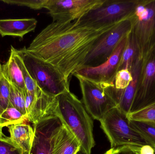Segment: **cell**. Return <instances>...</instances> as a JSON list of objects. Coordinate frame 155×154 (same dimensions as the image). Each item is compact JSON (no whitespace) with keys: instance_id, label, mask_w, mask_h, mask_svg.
I'll return each instance as SVG.
<instances>
[{"instance_id":"obj_1","label":"cell","mask_w":155,"mask_h":154,"mask_svg":"<svg viewBox=\"0 0 155 154\" xmlns=\"http://www.w3.org/2000/svg\"><path fill=\"white\" fill-rule=\"evenodd\" d=\"M116 24L94 27L82 24L78 20L52 22L36 36L27 50L53 65L70 81L82 68L97 39Z\"/></svg>"},{"instance_id":"obj_2","label":"cell","mask_w":155,"mask_h":154,"mask_svg":"<svg viewBox=\"0 0 155 154\" xmlns=\"http://www.w3.org/2000/svg\"><path fill=\"white\" fill-rule=\"evenodd\" d=\"M58 105L56 116L76 137L81 149L91 154L95 142L93 134L94 123L84 104L70 90L56 96Z\"/></svg>"},{"instance_id":"obj_3","label":"cell","mask_w":155,"mask_h":154,"mask_svg":"<svg viewBox=\"0 0 155 154\" xmlns=\"http://www.w3.org/2000/svg\"><path fill=\"white\" fill-rule=\"evenodd\" d=\"M16 51L30 76L43 91L57 96L70 90V81L53 65L33 55L25 47Z\"/></svg>"},{"instance_id":"obj_4","label":"cell","mask_w":155,"mask_h":154,"mask_svg":"<svg viewBox=\"0 0 155 154\" xmlns=\"http://www.w3.org/2000/svg\"><path fill=\"white\" fill-rule=\"evenodd\" d=\"M79 81L83 104L90 116L100 121L111 109L117 107L114 84L98 83L74 74Z\"/></svg>"},{"instance_id":"obj_5","label":"cell","mask_w":155,"mask_h":154,"mask_svg":"<svg viewBox=\"0 0 155 154\" xmlns=\"http://www.w3.org/2000/svg\"><path fill=\"white\" fill-rule=\"evenodd\" d=\"M99 121L112 148L125 145L142 146L148 145L131 126L127 115L117 107L108 111Z\"/></svg>"},{"instance_id":"obj_6","label":"cell","mask_w":155,"mask_h":154,"mask_svg":"<svg viewBox=\"0 0 155 154\" xmlns=\"http://www.w3.org/2000/svg\"><path fill=\"white\" fill-rule=\"evenodd\" d=\"M129 19L142 59L155 46V0H138Z\"/></svg>"},{"instance_id":"obj_7","label":"cell","mask_w":155,"mask_h":154,"mask_svg":"<svg viewBox=\"0 0 155 154\" xmlns=\"http://www.w3.org/2000/svg\"><path fill=\"white\" fill-rule=\"evenodd\" d=\"M138 0H104L101 5L78 19L80 23L94 27L114 25L129 19Z\"/></svg>"},{"instance_id":"obj_8","label":"cell","mask_w":155,"mask_h":154,"mask_svg":"<svg viewBox=\"0 0 155 154\" xmlns=\"http://www.w3.org/2000/svg\"><path fill=\"white\" fill-rule=\"evenodd\" d=\"M131 21L127 19L101 35L94 43L82 68L97 67L107 61L120 42L131 31Z\"/></svg>"},{"instance_id":"obj_9","label":"cell","mask_w":155,"mask_h":154,"mask_svg":"<svg viewBox=\"0 0 155 154\" xmlns=\"http://www.w3.org/2000/svg\"><path fill=\"white\" fill-rule=\"evenodd\" d=\"M154 104H155V46L142 59L137 88L130 113Z\"/></svg>"},{"instance_id":"obj_10","label":"cell","mask_w":155,"mask_h":154,"mask_svg":"<svg viewBox=\"0 0 155 154\" xmlns=\"http://www.w3.org/2000/svg\"><path fill=\"white\" fill-rule=\"evenodd\" d=\"M104 0H48L45 9L53 22L74 21L101 5Z\"/></svg>"},{"instance_id":"obj_11","label":"cell","mask_w":155,"mask_h":154,"mask_svg":"<svg viewBox=\"0 0 155 154\" xmlns=\"http://www.w3.org/2000/svg\"><path fill=\"white\" fill-rule=\"evenodd\" d=\"M62 124L57 116L52 115L33 125L34 138L29 154H52L55 139Z\"/></svg>"},{"instance_id":"obj_12","label":"cell","mask_w":155,"mask_h":154,"mask_svg":"<svg viewBox=\"0 0 155 154\" xmlns=\"http://www.w3.org/2000/svg\"><path fill=\"white\" fill-rule=\"evenodd\" d=\"M127 35L120 42L105 62L97 67L83 68L75 74L94 82L114 84L115 77L118 71L121 58L126 45Z\"/></svg>"},{"instance_id":"obj_13","label":"cell","mask_w":155,"mask_h":154,"mask_svg":"<svg viewBox=\"0 0 155 154\" xmlns=\"http://www.w3.org/2000/svg\"><path fill=\"white\" fill-rule=\"evenodd\" d=\"M25 93L27 119L33 125L47 117L56 115L58 105L56 96L47 94L40 88L35 95L27 90Z\"/></svg>"},{"instance_id":"obj_14","label":"cell","mask_w":155,"mask_h":154,"mask_svg":"<svg viewBox=\"0 0 155 154\" xmlns=\"http://www.w3.org/2000/svg\"><path fill=\"white\" fill-rule=\"evenodd\" d=\"M142 59L139 58L130 69L133 79L124 90L117 89V107L127 115L130 113L132 104L136 92L138 78L141 68Z\"/></svg>"},{"instance_id":"obj_15","label":"cell","mask_w":155,"mask_h":154,"mask_svg":"<svg viewBox=\"0 0 155 154\" xmlns=\"http://www.w3.org/2000/svg\"><path fill=\"white\" fill-rule=\"evenodd\" d=\"M37 20L34 18L0 20V34L2 37L11 36L22 39L31 32L34 31Z\"/></svg>"},{"instance_id":"obj_16","label":"cell","mask_w":155,"mask_h":154,"mask_svg":"<svg viewBox=\"0 0 155 154\" xmlns=\"http://www.w3.org/2000/svg\"><path fill=\"white\" fill-rule=\"evenodd\" d=\"M10 139L24 154H29L34 138V128L28 124L13 125L8 127Z\"/></svg>"},{"instance_id":"obj_17","label":"cell","mask_w":155,"mask_h":154,"mask_svg":"<svg viewBox=\"0 0 155 154\" xmlns=\"http://www.w3.org/2000/svg\"><path fill=\"white\" fill-rule=\"evenodd\" d=\"M80 148L76 137L63 123L55 139L52 154H76Z\"/></svg>"},{"instance_id":"obj_18","label":"cell","mask_w":155,"mask_h":154,"mask_svg":"<svg viewBox=\"0 0 155 154\" xmlns=\"http://www.w3.org/2000/svg\"><path fill=\"white\" fill-rule=\"evenodd\" d=\"M1 71L11 84L22 90L26 89L21 71L16 63L12 49L8 61L2 65Z\"/></svg>"},{"instance_id":"obj_19","label":"cell","mask_w":155,"mask_h":154,"mask_svg":"<svg viewBox=\"0 0 155 154\" xmlns=\"http://www.w3.org/2000/svg\"><path fill=\"white\" fill-rule=\"evenodd\" d=\"M139 58L140 56L138 44L134 35L131 31L127 35L126 45L121 58L118 71L123 69L130 70L133 64Z\"/></svg>"},{"instance_id":"obj_20","label":"cell","mask_w":155,"mask_h":154,"mask_svg":"<svg viewBox=\"0 0 155 154\" xmlns=\"http://www.w3.org/2000/svg\"><path fill=\"white\" fill-rule=\"evenodd\" d=\"M27 120L26 116L16 108L9 107L0 116V128L8 127L13 125L23 124Z\"/></svg>"},{"instance_id":"obj_21","label":"cell","mask_w":155,"mask_h":154,"mask_svg":"<svg viewBox=\"0 0 155 154\" xmlns=\"http://www.w3.org/2000/svg\"><path fill=\"white\" fill-rule=\"evenodd\" d=\"M127 117L130 120L142 122L155 126V104L129 113L127 115Z\"/></svg>"},{"instance_id":"obj_22","label":"cell","mask_w":155,"mask_h":154,"mask_svg":"<svg viewBox=\"0 0 155 154\" xmlns=\"http://www.w3.org/2000/svg\"><path fill=\"white\" fill-rule=\"evenodd\" d=\"M130 124L144 139L147 143L155 149V126L133 120H130Z\"/></svg>"},{"instance_id":"obj_23","label":"cell","mask_w":155,"mask_h":154,"mask_svg":"<svg viewBox=\"0 0 155 154\" xmlns=\"http://www.w3.org/2000/svg\"><path fill=\"white\" fill-rule=\"evenodd\" d=\"M11 49L13 51L15 59L21 71L26 90L30 93L35 95L37 94L40 88L38 86L36 82L30 76V74L24 64L21 58L17 53L16 49H15L12 46Z\"/></svg>"},{"instance_id":"obj_24","label":"cell","mask_w":155,"mask_h":154,"mask_svg":"<svg viewBox=\"0 0 155 154\" xmlns=\"http://www.w3.org/2000/svg\"><path fill=\"white\" fill-rule=\"evenodd\" d=\"M25 90L20 89L11 84L10 106L16 108L27 117L25 107Z\"/></svg>"},{"instance_id":"obj_25","label":"cell","mask_w":155,"mask_h":154,"mask_svg":"<svg viewBox=\"0 0 155 154\" xmlns=\"http://www.w3.org/2000/svg\"><path fill=\"white\" fill-rule=\"evenodd\" d=\"M11 84L2 71L0 75V116L10 106Z\"/></svg>"},{"instance_id":"obj_26","label":"cell","mask_w":155,"mask_h":154,"mask_svg":"<svg viewBox=\"0 0 155 154\" xmlns=\"http://www.w3.org/2000/svg\"><path fill=\"white\" fill-rule=\"evenodd\" d=\"M133 79L132 74L128 69L119 71L115 77L114 86L116 89L124 90L130 84Z\"/></svg>"},{"instance_id":"obj_27","label":"cell","mask_w":155,"mask_h":154,"mask_svg":"<svg viewBox=\"0 0 155 154\" xmlns=\"http://www.w3.org/2000/svg\"><path fill=\"white\" fill-rule=\"evenodd\" d=\"M8 4L25 6L34 10H41L45 8L48 0H2Z\"/></svg>"},{"instance_id":"obj_28","label":"cell","mask_w":155,"mask_h":154,"mask_svg":"<svg viewBox=\"0 0 155 154\" xmlns=\"http://www.w3.org/2000/svg\"><path fill=\"white\" fill-rule=\"evenodd\" d=\"M0 154H24L11 141L9 137H0Z\"/></svg>"},{"instance_id":"obj_29","label":"cell","mask_w":155,"mask_h":154,"mask_svg":"<svg viewBox=\"0 0 155 154\" xmlns=\"http://www.w3.org/2000/svg\"><path fill=\"white\" fill-rule=\"evenodd\" d=\"M135 146L125 145L111 148L104 154H140Z\"/></svg>"},{"instance_id":"obj_30","label":"cell","mask_w":155,"mask_h":154,"mask_svg":"<svg viewBox=\"0 0 155 154\" xmlns=\"http://www.w3.org/2000/svg\"><path fill=\"white\" fill-rule=\"evenodd\" d=\"M137 150L140 154H155V149L149 145L137 146Z\"/></svg>"},{"instance_id":"obj_31","label":"cell","mask_w":155,"mask_h":154,"mask_svg":"<svg viewBox=\"0 0 155 154\" xmlns=\"http://www.w3.org/2000/svg\"><path fill=\"white\" fill-rule=\"evenodd\" d=\"M1 67H2V65L0 63V75H1ZM5 136L4 134L3 133H2V129L0 128V137H4Z\"/></svg>"},{"instance_id":"obj_32","label":"cell","mask_w":155,"mask_h":154,"mask_svg":"<svg viewBox=\"0 0 155 154\" xmlns=\"http://www.w3.org/2000/svg\"><path fill=\"white\" fill-rule=\"evenodd\" d=\"M76 154H87V153H86L85 152H84V151H82V150H81V148H80V150L78 151V152Z\"/></svg>"}]
</instances>
